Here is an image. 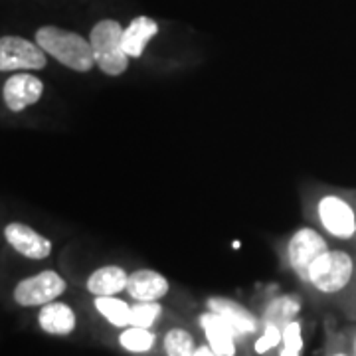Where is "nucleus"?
<instances>
[{"instance_id":"nucleus-1","label":"nucleus","mask_w":356,"mask_h":356,"mask_svg":"<svg viewBox=\"0 0 356 356\" xmlns=\"http://www.w3.org/2000/svg\"><path fill=\"white\" fill-rule=\"evenodd\" d=\"M305 216L334 243L356 245L355 192L315 186L305 196Z\"/></svg>"},{"instance_id":"nucleus-2","label":"nucleus","mask_w":356,"mask_h":356,"mask_svg":"<svg viewBox=\"0 0 356 356\" xmlns=\"http://www.w3.org/2000/svg\"><path fill=\"white\" fill-rule=\"evenodd\" d=\"M305 285L323 297H341L356 287V245L332 243L311 264Z\"/></svg>"},{"instance_id":"nucleus-3","label":"nucleus","mask_w":356,"mask_h":356,"mask_svg":"<svg viewBox=\"0 0 356 356\" xmlns=\"http://www.w3.org/2000/svg\"><path fill=\"white\" fill-rule=\"evenodd\" d=\"M34 40L50 58L74 72L88 74L97 65L89 38H83L77 32L58 26H42L36 30Z\"/></svg>"},{"instance_id":"nucleus-4","label":"nucleus","mask_w":356,"mask_h":356,"mask_svg":"<svg viewBox=\"0 0 356 356\" xmlns=\"http://www.w3.org/2000/svg\"><path fill=\"white\" fill-rule=\"evenodd\" d=\"M123 26L113 18L99 20L89 32L95 64L105 76L119 77L129 70V58L123 50Z\"/></svg>"},{"instance_id":"nucleus-5","label":"nucleus","mask_w":356,"mask_h":356,"mask_svg":"<svg viewBox=\"0 0 356 356\" xmlns=\"http://www.w3.org/2000/svg\"><path fill=\"white\" fill-rule=\"evenodd\" d=\"M332 243L334 242L331 238L327 234H323L317 226H313V224L299 226L287 238V243H285L287 266L299 280L305 283L307 271H309L311 264L317 259L318 255L325 254Z\"/></svg>"},{"instance_id":"nucleus-6","label":"nucleus","mask_w":356,"mask_h":356,"mask_svg":"<svg viewBox=\"0 0 356 356\" xmlns=\"http://www.w3.org/2000/svg\"><path fill=\"white\" fill-rule=\"evenodd\" d=\"M48 64V54L20 36L0 38V72H38Z\"/></svg>"},{"instance_id":"nucleus-7","label":"nucleus","mask_w":356,"mask_h":356,"mask_svg":"<svg viewBox=\"0 0 356 356\" xmlns=\"http://www.w3.org/2000/svg\"><path fill=\"white\" fill-rule=\"evenodd\" d=\"M65 289H67V283L64 277L51 269H46L20 281L14 287V301L20 307L48 305L51 301H56L60 295H64Z\"/></svg>"},{"instance_id":"nucleus-8","label":"nucleus","mask_w":356,"mask_h":356,"mask_svg":"<svg viewBox=\"0 0 356 356\" xmlns=\"http://www.w3.org/2000/svg\"><path fill=\"white\" fill-rule=\"evenodd\" d=\"M206 309L224 318L240 339H257L261 332V318L255 317L248 307L229 297H208Z\"/></svg>"},{"instance_id":"nucleus-9","label":"nucleus","mask_w":356,"mask_h":356,"mask_svg":"<svg viewBox=\"0 0 356 356\" xmlns=\"http://www.w3.org/2000/svg\"><path fill=\"white\" fill-rule=\"evenodd\" d=\"M44 95V81L30 72H16L4 83L2 97L13 113H20L30 105H36Z\"/></svg>"},{"instance_id":"nucleus-10","label":"nucleus","mask_w":356,"mask_h":356,"mask_svg":"<svg viewBox=\"0 0 356 356\" xmlns=\"http://www.w3.org/2000/svg\"><path fill=\"white\" fill-rule=\"evenodd\" d=\"M4 238L8 245L13 248L16 254L24 255L28 259H46L51 254V242L38 234L34 228L26 226L22 222H10L4 228Z\"/></svg>"},{"instance_id":"nucleus-11","label":"nucleus","mask_w":356,"mask_h":356,"mask_svg":"<svg viewBox=\"0 0 356 356\" xmlns=\"http://www.w3.org/2000/svg\"><path fill=\"white\" fill-rule=\"evenodd\" d=\"M198 325L202 329L206 337V344L212 348V353L216 356H236L238 355V334L229 327L224 318L206 311L198 317Z\"/></svg>"},{"instance_id":"nucleus-12","label":"nucleus","mask_w":356,"mask_h":356,"mask_svg":"<svg viewBox=\"0 0 356 356\" xmlns=\"http://www.w3.org/2000/svg\"><path fill=\"white\" fill-rule=\"evenodd\" d=\"M170 291V283L161 271L137 269L129 273L127 293L133 301H161Z\"/></svg>"},{"instance_id":"nucleus-13","label":"nucleus","mask_w":356,"mask_h":356,"mask_svg":"<svg viewBox=\"0 0 356 356\" xmlns=\"http://www.w3.org/2000/svg\"><path fill=\"white\" fill-rule=\"evenodd\" d=\"M156 34H159L156 20H153L151 16H137L123 30V50L131 60H139Z\"/></svg>"},{"instance_id":"nucleus-14","label":"nucleus","mask_w":356,"mask_h":356,"mask_svg":"<svg viewBox=\"0 0 356 356\" xmlns=\"http://www.w3.org/2000/svg\"><path fill=\"white\" fill-rule=\"evenodd\" d=\"M40 329L48 334L67 337L76 331L77 318L74 309L60 301H51L48 305H42L38 313Z\"/></svg>"},{"instance_id":"nucleus-15","label":"nucleus","mask_w":356,"mask_h":356,"mask_svg":"<svg viewBox=\"0 0 356 356\" xmlns=\"http://www.w3.org/2000/svg\"><path fill=\"white\" fill-rule=\"evenodd\" d=\"M129 273L121 266H103L88 277V291L93 297H109L127 291Z\"/></svg>"},{"instance_id":"nucleus-16","label":"nucleus","mask_w":356,"mask_h":356,"mask_svg":"<svg viewBox=\"0 0 356 356\" xmlns=\"http://www.w3.org/2000/svg\"><path fill=\"white\" fill-rule=\"evenodd\" d=\"M301 311V299L297 295H280L266 307L261 315V325H273L281 331L297 318Z\"/></svg>"},{"instance_id":"nucleus-17","label":"nucleus","mask_w":356,"mask_h":356,"mask_svg":"<svg viewBox=\"0 0 356 356\" xmlns=\"http://www.w3.org/2000/svg\"><path fill=\"white\" fill-rule=\"evenodd\" d=\"M93 305L97 309V313H99L109 325H113L117 329H125V327L131 325V305H129L127 301L119 299L117 295L95 297Z\"/></svg>"},{"instance_id":"nucleus-18","label":"nucleus","mask_w":356,"mask_h":356,"mask_svg":"<svg viewBox=\"0 0 356 356\" xmlns=\"http://www.w3.org/2000/svg\"><path fill=\"white\" fill-rule=\"evenodd\" d=\"M119 344L133 355H145L151 353L153 346L156 344V334L151 329L145 327H133L129 325L125 327L121 334H119Z\"/></svg>"},{"instance_id":"nucleus-19","label":"nucleus","mask_w":356,"mask_h":356,"mask_svg":"<svg viewBox=\"0 0 356 356\" xmlns=\"http://www.w3.org/2000/svg\"><path fill=\"white\" fill-rule=\"evenodd\" d=\"M163 348L166 356H196L198 344L191 331L182 327H172L163 337Z\"/></svg>"},{"instance_id":"nucleus-20","label":"nucleus","mask_w":356,"mask_h":356,"mask_svg":"<svg viewBox=\"0 0 356 356\" xmlns=\"http://www.w3.org/2000/svg\"><path fill=\"white\" fill-rule=\"evenodd\" d=\"M163 317V305L159 301H135L131 305V325L153 329L156 321Z\"/></svg>"},{"instance_id":"nucleus-21","label":"nucleus","mask_w":356,"mask_h":356,"mask_svg":"<svg viewBox=\"0 0 356 356\" xmlns=\"http://www.w3.org/2000/svg\"><path fill=\"white\" fill-rule=\"evenodd\" d=\"M303 348V334H301V323L295 318L283 329V341H281L280 356H299Z\"/></svg>"},{"instance_id":"nucleus-22","label":"nucleus","mask_w":356,"mask_h":356,"mask_svg":"<svg viewBox=\"0 0 356 356\" xmlns=\"http://www.w3.org/2000/svg\"><path fill=\"white\" fill-rule=\"evenodd\" d=\"M350 355L356 356V329L350 334Z\"/></svg>"},{"instance_id":"nucleus-23","label":"nucleus","mask_w":356,"mask_h":356,"mask_svg":"<svg viewBox=\"0 0 356 356\" xmlns=\"http://www.w3.org/2000/svg\"><path fill=\"white\" fill-rule=\"evenodd\" d=\"M331 356H353L350 353H346V350H337V353H332Z\"/></svg>"},{"instance_id":"nucleus-24","label":"nucleus","mask_w":356,"mask_h":356,"mask_svg":"<svg viewBox=\"0 0 356 356\" xmlns=\"http://www.w3.org/2000/svg\"><path fill=\"white\" fill-rule=\"evenodd\" d=\"M355 202H356V192H355Z\"/></svg>"}]
</instances>
